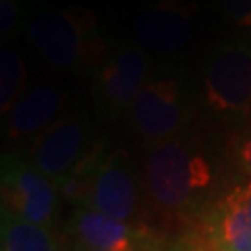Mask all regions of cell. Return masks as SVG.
Instances as JSON below:
<instances>
[{
    "label": "cell",
    "mask_w": 251,
    "mask_h": 251,
    "mask_svg": "<svg viewBox=\"0 0 251 251\" xmlns=\"http://www.w3.org/2000/svg\"><path fill=\"white\" fill-rule=\"evenodd\" d=\"M216 177V162L203 145L186 136L145 149L142 175L145 198L166 218H190L205 212L214 198Z\"/></svg>",
    "instance_id": "cell-1"
},
{
    "label": "cell",
    "mask_w": 251,
    "mask_h": 251,
    "mask_svg": "<svg viewBox=\"0 0 251 251\" xmlns=\"http://www.w3.org/2000/svg\"><path fill=\"white\" fill-rule=\"evenodd\" d=\"M23 26L28 45L54 71L97 69L104 58L99 19L90 9L37 2L26 11Z\"/></svg>",
    "instance_id": "cell-2"
},
{
    "label": "cell",
    "mask_w": 251,
    "mask_h": 251,
    "mask_svg": "<svg viewBox=\"0 0 251 251\" xmlns=\"http://www.w3.org/2000/svg\"><path fill=\"white\" fill-rule=\"evenodd\" d=\"M201 95L220 119H251V39L238 37L212 47L201 67Z\"/></svg>",
    "instance_id": "cell-3"
},
{
    "label": "cell",
    "mask_w": 251,
    "mask_h": 251,
    "mask_svg": "<svg viewBox=\"0 0 251 251\" xmlns=\"http://www.w3.org/2000/svg\"><path fill=\"white\" fill-rule=\"evenodd\" d=\"M144 194V180L138 177L126 152L116 151L106 156L97 152L88 177L86 198L80 205L121 222L144 225L147 224Z\"/></svg>",
    "instance_id": "cell-4"
},
{
    "label": "cell",
    "mask_w": 251,
    "mask_h": 251,
    "mask_svg": "<svg viewBox=\"0 0 251 251\" xmlns=\"http://www.w3.org/2000/svg\"><path fill=\"white\" fill-rule=\"evenodd\" d=\"M152 78V58L134 43H121L104 54L95 69L93 100L100 119H116L128 112Z\"/></svg>",
    "instance_id": "cell-5"
},
{
    "label": "cell",
    "mask_w": 251,
    "mask_h": 251,
    "mask_svg": "<svg viewBox=\"0 0 251 251\" xmlns=\"http://www.w3.org/2000/svg\"><path fill=\"white\" fill-rule=\"evenodd\" d=\"M125 116L130 130L147 145L182 136L190 117L182 80L171 75L152 76Z\"/></svg>",
    "instance_id": "cell-6"
},
{
    "label": "cell",
    "mask_w": 251,
    "mask_h": 251,
    "mask_svg": "<svg viewBox=\"0 0 251 251\" xmlns=\"http://www.w3.org/2000/svg\"><path fill=\"white\" fill-rule=\"evenodd\" d=\"M196 8L186 0H149L130 21L132 43L149 56L173 58L196 37Z\"/></svg>",
    "instance_id": "cell-7"
},
{
    "label": "cell",
    "mask_w": 251,
    "mask_h": 251,
    "mask_svg": "<svg viewBox=\"0 0 251 251\" xmlns=\"http://www.w3.org/2000/svg\"><path fill=\"white\" fill-rule=\"evenodd\" d=\"M60 198V186L37 171L28 158L4 154L2 210H8L32 224L52 227Z\"/></svg>",
    "instance_id": "cell-8"
},
{
    "label": "cell",
    "mask_w": 251,
    "mask_h": 251,
    "mask_svg": "<svg viewBox=\"0 0 251 251\" xmlns=\"http://www.w3.org/2000/svg\"><path fill=\"white\" fill-rule=\"evenodd\" d=\"M73 248L90 251H152L168 242L149 224L138 225L75 205L67 220Z\"/></svg>",
    "instance_id": "cell-9"
},
{
    "label": "cell",
    "mask_w": 251,
    "mask_h": 251,
    "mask_svg": "<svg viewBox=\"0 0 251 251\" xmlns=\"http://www.w3.org/2000/svg\"><path fill=\"white\" fill-rule=\"evenodd\" d=\"M91 126L84 114H65L32 142L28 162L47 179L60 184L90 156Z\"/></svg>",
    "instance_id": "cell-10"
},
{
    "label": "cell",
    "mask_w": 251,
    "mask_h": 251,
    "mask_svg": "<svg viewBox=\"0 0 251 251\" xmlns=\"http://www.w3.org/2000/svg\"><path fill=\"white\" fill-rule=\"evenodd\" d=\"M65 106V91L54 84L39 82L28 86L26 91L9 110L6 134L9 142L36 140L50 125H54Z\"/></svg>",
    "instance_id": "cell-11"
},
{
    "label": "cell",
    "mask_w": 251,
    "mask_h": 251,
    "mask_svg": "<svg viewBox=\"0 0 251 251\" xmlns=\"http://www.w3.org/2000/svg\"><path fill=\"white\" fill-rule=\"evenodd\" d=\"M208 251H251V222L238 206L220 198L208 208L201 227Z\"/></svg>",
    "instance_id": "cell-12"
},
{
    "label": "cell",
    "mask_w": 251,
    "mask_h": 251,
    "mask_svg": "<svg viewBox=\"0 0 251 251\" xmlns=\"http://www.w3.org/2000/svg\"><path fill=\"white\" fill-rule=\"evenodd\" d=\"M2 251H62L52 227L32 224L2 210L0 222Z\"/></svg>",
    "instance_id": "cell-13"
},
{
    "label": "cell",
    "mask_w": 251,
    "mask_h": 251,
    "mask_svg": "<svg viewBox=\"0 0 251 251\" xmlns=\"http://www.w3.org/2000/svg\"><path fill=\"white\" fill-rule=\"evenodd\" d=\"M28 71L23 56L11 43H2L0 49V112L2 117L19 100L28 88Z\"/></svg>",
    "instance_id": "cell-14"
},
{
    "label": "cell",
    "mask_w": 251,
    "mask_h": 251,
    "mask_svg": "<svg viewBox=\"0 0 251 251\" xmlns=\"http://www.w3.org/2000/svg\"><path fill=\"white\" fill-rule=\"evenodd\" d=\"M23 0H0V36L2 41H11L21 26Z\"/></svg>",
    "instance_id": "cell-15"
},
{
    "label": "cell",
    "mask_w": 251,
    "mask_h": 251,
    "mask_svg": "<svg viewBox=\"0 0 251 251\" xmlns=\"http://www.w3.org/2000/svg\"><path fill=\"white\" fill-rule=\"evenodd\" d=\"M231 154L236 168L251 180V128L240 130L231 142Z\"/></svg>",
    "instance_id": "cell-16"
},
{
    "label": "cell",
    "mask_w": 251,
    "mask_h": 251,
    "mask_svg": "<svg viewBox=\"0 0 251 251\" xmlns=\"http://www.w3.org/2000/svg\"><path fill=\"white\" fill-rule=\"evenodd\" d=\"M220 11L236 26H251V0H218Z\"/></svg>",
    "instance_id": "cell-17"
},
{
    "label": "cell",
    "mask_w": 251,
    "mask_h": 251,
    "mask_svg": "<svg viewBox=\"0 0 251 251\" xmlns=\"http://www.w3.org/2000/svg\"><path fill=\"white\" fill-rule=\"evenodd\" d=\"M222 198L227 199L229 203H233L234 206H238L251 222V180L246 179L240 184H234L233 188L227 190Z\"/></svg>",
    "instance_id": "cell-18"
}]
</instances>
